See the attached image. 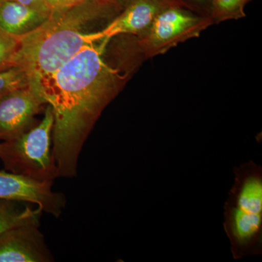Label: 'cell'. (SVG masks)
I'll return each mask as SVG.
<instances>
[{
    "instance_id": "7c38bea8",
    "label": "cell",
    "mask_w": 262,
    "mask_h": 262,
    "mask_svg": "<svg viewBox=\"0 0 262 262\" xmlns=\"http://www.w3.org/2000/svg\"><path fill=\"white\" fill-rule=\"evenodd\" d=\"M30 84L28 75L23 69L13 67L0 72V98L15 90L27 87Z\"/></svg>"
},
{
    "instance_id": "d6986e66",
    "label": "cell",
    "mask_w": 262,
    "mask_h": 262,
    "mask_svg": "<svg viewBox=\"0 0 262 262\" xmlns=\"http://www.w3.org/2000/svg\"><path fill=\"white\" fill-rule=\"evenodd\" d=\"M0 146H1V143H0Z\"/></svg>"
},
{
    "instance_id": "52a82bcc",
    "label": "cell",
    "mask_w": 262,
    "mask_h": 262,
    "mask_svg": "<svg viewBox=\"0 0 262 262\" xmlns=\"http://www.w3.org/2000/svg\"><path fill=\"white\" fill-rule=\"evenodd\" d=\"M38 224L13 227L0 234V262H51L53 255Z\"/></svg>"
},
{
    "instance_id": "2e32d148",
    "label": "cell",
    "mask_w": 262,
    "mask_h": 262,
    "mask_svg": "<svg viewBox=\"0 0 262 262\" xmlns=\"http://www.w3.org/2000/svg\"><path fill=\"white\" fill-rule=\"evenodd\" d=\"M13 1L18 2V3L27 5V6L51 13L50 10L48 9L47 4H46V0H13Z\"/></svg>"
},
{
    "instance_id": "e0dca14e",
    "label": "cell",
    "mask_w": 262,
    "mask_h": 262,
    "mask_svg": "<svg viewBox=\"0 0 262 262\" xmlns=\"http://www.w3.org/2000/svg\"><path fill=\"white\" fill-rule=\"evenodd\" d=\"M102 1L104 2V3H106V2L113 1V0H102Z\"/></svg>"
},
{
    "instance_id": "ac0fdd59",
    "label": "cell",
    "mask_w": 262,
    "mask_h": 262,
    "mask_svg": "<svg viewBox=\"0 0 262 262\" xmlns=\"http://www.w3.org/2000/svg\"><path fill=\"white\" fill-rule=\"evenodd\" d=\"M201 1H205V0H201Z\"/></svg>"
},
{
    "instance_id": "277c9868",
    "label": "cell",
    "mask_w": 262,
    "mask_h": 262,
    "mask_svg": "<svg viewBox=\"0 0 262 262\" xmlns=\"http://www.w3.org/2000/svg\"><path fill=\"white\" fill-rule=\"evenodd\" d=\"M54 116L48 105L37 125L0 146V160L5 170L37 180L53 182L58 171L53 157Z\"/></svg>"
},
{
    "instance_id": "5bb4252c",
    "label": "cell",
    "mask_w": 262,
    "mask_h": 262,
    "mask_svg": "<svg viewBox=\"0 0 262 262\" xmlns=\"http://www.w3.org/2000/svg\"><path fill=\"white\" fill-rule=\"evenodd\" d=\"M247 0H213V7L217 13L232 14L242 9Z\"/></svg>"
},
{
    "instance_id": "4fadbf2b",
    "label": "cell",
    "mask_w": 262,
    "mask_h": 262,
    "mask_svg": "<svg viewBox=\"0 0 262 262\" xmlns=\"http://www.w3.org/2000/svg\"><path fill=\"white\" fill-rule=\"evenodd\" d=\"M19 48V37L0 29V72L15 67V57Z\"/></svg>"
},
{
    "instance_id": "30bf717a",
    "label": "cell",
    "mask_w": 262,
    "mask_h": 262,
    "mask_svg": "<svg viewBox=\"0 0 262 262\" xmlns=\"http://www.w3.org/2000/svg\"><path fill=\"white\" fill-rule=\"evenodd\" d=\"M198 22V18L184 10L166 8L158 13L151 25L150 39L162 44L184 34Z\"/></svg>"
},
{
    "instance_id": "7a4b0ae2",
    "label": "cell",
    "mask_w": 262,
    "mask_h": 262,
    "mask_svg": "<svg viewBox=\"0 0 262 262\" xmlns=\"http://www.w3.org/2000/svg\"><path fill=\"white\" fill-rule=\"evenodd\" d=\"M99 2L102 1L87 0L69 9L51 12L39 27L19 37L15 67L23 69L30 84L35 86L86 46L101 42L98 32H84L97 13Z\"/></svg>"
},
{
    "instance_id": "8992f818",
    "label": "cell",
    "mask_w": 262,
    "mask_h": 262,
    "mask_svg": "<svg viewBox=\"0 0 262 262\" xmlns=\"http://www.w3.org/2000/svg\"><path fill=\"white\" fill-rule=\"evenodd\" d=\"M45 103V100L32 84L2 96L0 141L10 140L32 127L34 117Z\"/></svg>"
},
{
    "instance_id": "5b68a950",
    "label": "cell",
    "mask_w": 262,
    "mask_h": 262,
    "mask_svg": "<svg viewBox=\"0 0 262 262\" xmlns=\"http://www.w3.org/2000/svg\"><path fill=\"white\" fill-rule=\"evenodd\" d=\"M53 184V182L0 170V199L31 203L58 218L65 208L67 200L64 194L52 189Z\"/></svg>"
},
{
    "instance_id": "3957f363",
    "label": "cell",
    "mask_w": 262,
    "mask_h": 262,
    "mask_svg": "<svg viewBox=\"0 0 262 262\" xmlns=\"http://www.w3.org/2000/svg\"><path fill=\"white\" fill-rule=\"evenodd\" d=\"M224 206V229L234 259L262 252V168L250 160L234 168Z\"/></svg>"
},
{
    "instance_id": "6da1fadb",
    "label": "cell",
    "mask_w": 262,
    "mask_h": 262,
    "mask_svg": "<svg viewBox=\"0 0 262 262\" xmlns=\"http://www.w3.org/2000/svg\"><path fill=\"white\" fill-rule=\"evenodd\" d=\"M106 44L86 46L34 86L53 110L52 151L58 177H77L84 141L115 93L116 72L102 58Z\"/></svg>"
},
{
    "instance_id": "9a60e30c",
    "label": "cell",
    "mask_w": 262,
    "mask_h": 262,
    "mask_svg": "<svg viewBox=\"0 0 262 262\" xmlns=\"http://www.w3.org/2000/svg\"><path fill=\"white\" fill-rule=\"evenodd\" d=\"M85 1L87 0H46V4L51 13L53 11L69 9L76 5L82 4Z\"/></svg>"
},
{
    "instance_id": "8fae6325",
    "label": "cell",
    "mask_w": 262,
    "mask_h": 262,
    "mask_svg": "<svg viewBox=\"0 0 262 262\" xmlns=\"http://www.w3.org/2000/svg\"><path fill=\"white\" fill-rule=\"evenodd\" d=\"M42 213L40 208L31 203L0 199V234L18 226L39 225Z\"/></svg>"
},
{
    "instance_id": "9c48e42d",
    "label": "cell",
    "mask_w": 262,
    "mask_h": 262,
    "mask_svg": "<svg viewBox=\"0 0 262 262\" xmlns=\"http://www.w3.org/2000/svg\"><path fill=\"white\" fill-rule=\"evenodd\" d=\"M51 13L13 0H0V29L21 37L46 21Z\"/></svg>"
},
{
    "instance_id": "ba28073f",
    "label": "cell",
    "mask_w": 262,
    "mask_h": 262,
    "mask_svg": "<svg viewBox=\"0 0 262 262\" xmlns=\"http://www.w3.org/2000/svg\"><path fill=\"white\" fill-rule=\"evenodd\" d=\"M163 9L164 0H134L121 15L98 32L100 41L107 43L118 34H138L145 30Z\"/></svg>"
}]
</instances>
